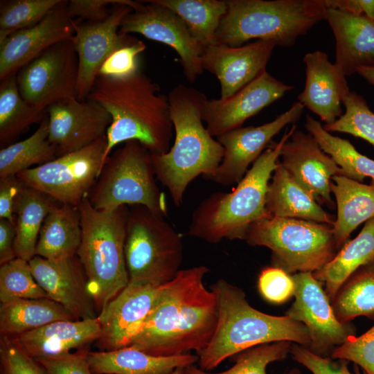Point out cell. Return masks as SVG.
<instances>
[{
	"label": "cell",
	"instance_id": "obj_1",
	"mask_svg": "<svg viewBox=\"0 0 374 374\" xmlns=\"http://www.w3.org/2000/svg\"><path fill=\"white\" fill-rule=\"evenodd\" d=\"M208 271L204 265L180 269L162 285L154 306L128 346L160 357L204 349L218 319L216 296L204 283Z\"/></svg>",
	"mask_w": 374,
	"mask_h": 374
},
{
	"label": "cell",
	"instance_id": "obj_2",
	"mask_svg": "<svg viewBox=\"0 0 374 374\" xmlns=\"http://www.w3.org/2000/svg\"><path fill=\"white\" fill-rule=\"evenodd\" d=\"M87 99L100 104L112 117L104 163L116 145L130 140L152 153L170 150L174 128L168 96L140 70L123 78L98 75Z\"/></svg>",
	"mask_w": 374,
	"mask_h": 374
},
{
	"label": "cell",
	"instance_id": "obj_3",
	"mask_svg": "<svg viewBox=\"0 0 374 374\" xmlns=\"http://www.w3.org/2000/svg\"><path fill=\"white\" fill-rule=\"evenodd\" d=\"M168 98L175 138L166 153H152V159L157 178L174 204L180 206L193 180L199 175L206 178L216 170L224 148L203 125L202 109L207 98L204 93L179 84Z\"/></svg>",
	"mask_w": 374,
	"mask_h": 374
},
{
	"label": "cell",
	"instance_id": "obj_4",
	"mask_svg": "<svg viewBox=\"0 0 374 374\" xmlns=\"http://www.w3.org/2000/svg\"><path fill=\"white\" fill-rule=\"evenodd\" d=\"M218 307L215 331L207 346L197 353L198 365L208 371L227 358L251 348L288 341L308 348V331L287 315L274 316L250 305L244 292L226 280L211 286Z\"/></svg>",
	"mask_w": 374,
	"mask_h": 374
},
{
	"label": "cell",
	"instance_id": "obj_5",
	"mask_svg": "<svg viewBox=\"0 0 374 374\" xmlns=\"http://www.w3.org/2000/svg\"><path fill=\"white\" fill-rule=\"evenodd\" d=\"M296 129L293 125L278 142L271 143L231 191L213 193L204 199L192 214L188 235L208 243L244 240L253 222L268 216L265 204L269 180L284 143Z\"/></svg>",
	"mask_w": 374,
	"mask_h": 374
},
{
	"label": "cell",
	"instance_id": "obj_6",
	"mask_svg": "<svg viewBox=\"0 0 374 374\" xmlns=\"http://www.w3.org/2000/svg\"><path fill=\"white\" fill-rule=\"evenodd\" d=\"M81 242L77 252L87 290L99 312L129 283L125 258L128 206L98 210L85 197L78 205Z\"/></svg>",
	"mask_w": 374,
	"mask_h": 374
},
{
	"label": "cell",
	"instance_id": "obj_7",
	"mask_svg": "<svg viewBox=\"0 0 374 374\" xmlns=\"http://www.w3.org/2000/svg\"><path fill=\"white\" fill-rule=\"evenodd\" d=\"M227 10L216 33V43L240 46L252 39L292 46L325 19L323 0H226Z\"/></svg>",
	"mask_w": 374,
	"mask_h": 374
},
{
	"label": "cell",
	"instance_id": "obj_8",
	"mask_svg": "<svg viewBox=\"0 0 374 374\" xmlns=\"http://www.w3.org/2000/svg\"><path fill=\"white\" fill-rule=\"evenodd\" d=\"M156 178L152 153L140 142L130 140L105 160L88 199L98 210L140 205L166 217V199Z\"/></svg>",
	"mask_w": 374,
	"mask_h": 374
},
{
	"label": "cell",
	"instance_id": "obj_9",
	"mask_svg": "<svg viewBox=\"0 0 374 374\" xmlns=\"http://www.w3.org/2000/svg\"><path fill=\"white\" fill-rule=\"evenodd\" d=\"M244 240L269 249L273 265L288 274L317 271L338 251L332 226L295 218L260 219L249 226Z\"/></svg>",
	"mask_w": 374,
	"mask_h": 374
},
{
	"label": "cell",
	"instance_id": "obj_10",
	"mask_svg": "<svg viewBox=\"0 0 374 374\" xmlns=\"http://www.w3.org/2000/svg\"><path fill=\"white\" fill-rule=\"evenodd\" d=\"M184 245L181 235L148 208L129 206L125 258L129 283L162 285L180 270Z\"/></svg>",
	"mask_w": 374,
	"mask_h": 374
},
{
	"label": "cell",
	"instance_id": "obj_11",
	"mask_svg": "<svg viewBox=\"0 0 374 374\" xmlns=\"http://www.w3.org/2000/svg\"><path fill=\"white\" fill-rule=\"evenodd\" d=\"M107 144L105 135L82 149L23 170L17 177L56 202L78 207L99 176Z\"/></svg>",
	"mask_w": 374,
	"mask_h": 374
},
{
	"label": "cell",
	"instance_id": "obj_12",
	"mask_svg": "<svg viewBox=\"0 0 374 374\" xmlns=\"http://www.w3.org/2000/svg\"><path fill=\"white\" fill-rule=\"evenodd\" d=\"M78 57L71 39L50 46L17 73L22 98L46 110L52 104L76 98Z\"/></svg>",
	"mask_w": 374,
	"mask_h": 374
},
{
	"label": "cell",
	"instance_id": "obj_13",
	"mask_svg": "<svg viewBox=\"0 0 374 374\" xmlns=\"http://www.w3.org/2000/svg\"><path fill=\"white\" fill-rule=\"evenodd\" d=\"M141 1L123 0L112 6L109 17L99 22L75 20L71 38L78 57L76 98L87 100L106 60L114 52L138 39L119 33L123 18L141 6Z\"/></svg>",
	"mask_w": 374,
	"mask_h": 374
},
{
	"label": "cell",
	"instance_id": "obj_14",
	"mask_svg": "<svg viewBox=\"0 0 374 374\" xmlns=\"http://www.w3.org/2000/svg\"><path fill=\"white\" fill-rule=\"evenodd\" d=\"M292 278L294 301L285 314L306 327L310 340L307 348L330 357L337 347L355 336V328L337 319L323 284L312 272L296 273Z\"/></svg>",
	"mask_w": 374,
	"mask_h": 374
},
{
	"label": "cell",
	"instance_id": "obj_15",
	"mask_svg": "<svg viewBox=\"0 0 374 374\" xmlns=\"http://www.w3.org/2000/svg\"><path fill=\"white\" fill-rule=\"evenodd\" d=\"M133 10L123 19L119 33H139L172 48L179 57L187 80L193 83L202 75V47L192 36L185 22L172 10L152 0Z\"/></svg>",
	"mask_w": 374,
	"mask_h": 374
},
{
	"label": "cell",
	"instance_id": "obj_16",
	"mask_svg": "<svg viewBox=\"0 0 374 374\" xmlns=\"http://www.w3.org/2000/svg\"><path fill=\"white\" fill-rule=\"evenodd\" d=\"M305 107L299 101L271 122L259 126L239 127L217 137L224 148L222 160L216 170L206 179L229 186L238 184L248 168L286 125L301 118Z\"/></svg>",
	"mask_w": 374,
	"mask_h": 374
},
{
	"label": "cell",
	"instance_id": "obj_17",
	"mask_svg": "<svg viewBox=\"0 0 374 374\" xmlns=\"http://www.w3.org/2000/svg\"><path fill=\"white\" fill-rule=\"evenodd\" d=\"M46 112L48 140L57 157L82 149L105 136L112 122L105 108L87 99L62 100L48 106Z\"/></svg>",
	"mask_w": 374,
	"mask_h": 374
},
{
	"label": "cell",
	"instance_id": "obj_18",
	"mask_svg": "<svg viewBox=\"0 0 374 374\" xmlns=\"http://www.w3.org/2000/svg\"><path fill=\"white\" fill-rule=\"evenodd\" d=\"M294 89L266 71L226 99L206 98L202 118L210 134L217 138L239 128L246 120L282 98Z\"/></svg>",
	"mask_w": 374,
	"mask_h": 374
},
{
	"label": "cell",
	"instance_id": "obj_19",
	"mask_svg": "<svg viewBox=\"0 0 374 374\" xmlns=\"http://www.w3.org/2000/svg\"><path fill=\"white\" fill-rule=\"evenodd\" d=\"M161 285L129 283L98 313L103 351L128 346L152 310Z\"/></svg>",
	"mask_w": 374,
	"mask_h": 374
},
{
	"label": "cell",
	"instance_id": "obj_20",
	"mask_svg": "<svg viewBox=\"0 0 374 374\" xmlns=\"http://www.w3.org/2000/svg\"><path fill=\"white\" fill-rule=\"evenodd\" d=\"M68 1L57 4L37 24L17 30L0 42V80L17 73L53 44L71 39L75 19L67 11Z\"/></svg>",
	"mask_w": 374,
	"mask_h": 374
},
{
	"label": "cell",
	"instance_id": "obj_21",
	"mask_svg": "<svg viewBox=\"0 0 374 374\" xmlns=\"http://www.w3.org/2000/svg\"><path fill=\"white\" fill-rule=\"evenodd\" d=\"M28 262L35 279L48 299L64 307L77 320L98 317L87 290V276L77 255L59 260L35 256Z\"/></svg>",
	"mask_w": 374,
	"mask_h": 374
},
{
	"label": "cell",
	"instance_id": "obj_22",
	"mask_svg": "<svg viewBox=\"0 0 374 374\" xmlns=\"http://www.w3.org/2000/svg\"><path fill=\"white\" fill-rule=\"evenodd\" d=\"M280 157L283 167L318 203L335 208L331 180L342 171L310 133L296 129L284 143Z\"/></svg>",
	"mask_w": 374,
	"mask_h": 374
},
{
	"label": "cell",
	"instance_id": "obj_23",
	"mask_svg": "<svg viewBox=\"0 0 374 374\" xmlns=\"http://www.w3.org/2000/svg\"><path fill=\"white\" fill-rule=\"evenodd\" d=\"M276 46L264 40L237 47L215 44L202 49V66L217 77L221 86L220 98L226 99L266 71Z\"/></svg>",
	"mask_w": 374,
	"mask_h": 374
},
{
	"label": "cell",
	"instance_id": "obj_24",
	"mask_svg": "<svg viewBox=\"0 0 374 374\" xmlns=\"http://www.w3.org/2000/svg\"><path fill=\"white\" fill-rule=\"evenodd\" d=\"M303 62L305 82L298 100L325 124L332 123L341 116V103L350 91L346 76L323 51L306 53Z\"/></svg>",
	"mask_w": 374,
	"mask_h": 374
},
{
	"label": "cell",
	"instance_id": "obj_25",
	"mask_svg": "<svg viewBox=\"0 0 374 374\" xmlns=\"http://www.w3.org/2000/svg\"><path fill=\"white\" fill-rule=\"evenodd\" d=\"M325 19L336 41L335 64L345 76L362 67H374L373 20L332 8H326Z\"/></svg>",
	"mask_w": 374,
	"mask_h": 374
},
{
	"label": "cell",
	"instance_id": "obj_26",
	"mask_svg": "<svg viewBox=\"0 0 374 374\" xmlns=\"http://www.w3.org/2000/svg\"><path fill=\"white\" fill-rule=\"evenodd\" d=\"M101 335L97 317L57 321L12 338L29 356L38 359L59 356L71 353L73 349L87 347Z\"/></svg>",
	"mask_w": 374,
	"mask_h": 374
},
{
	"label": "cell",
	"instance_id": "obj_27",
	"mask_svg": "<svg viewBox=\"0 0 374 374\" xmlns=\"http://www.w3.org/2000/svg\"><path fill=\"white\" fill-rule=\"evenodd\" d=\"M269 183L265 208L268 215L295 218L332 226L335 218L283 167L278 161Z\"/></svg>",
	"mask_w": 374,
	"mask_h": 374
},
{
	"label": "cell",
	"instance_id": "obj_28",
	"mask_svg": "<svg viewBox=\"0 0 374 374\" xmlns=\"http://www.w3.org/2000/svg\"><path fill=\"white\" fill-rule=\"evenodd\" d=\"M88 361L93 374H170L198 362L197 355L154 356L131 346L109 351H90Z\"/></svg>",
	"mask_w": 374,
	"mask_h": 374
},
{
	"label": "cell",
	"instance_id": "obj_29",
	"mask_svg": "<svg viewBox=\"0 0 374 374\" xmlns=\"http://www.w3.org/2000/svg\"><path fill=\"white\" fill-rule=\"evenodd\" d=\"M330 190L337 208L332 227L339 250L359 225L374 217V184L337 175L332 178Z\"/></svg>",
	"mask_w": 374,
	"mask_h": 374
},
{
	"label": "cell",
	"instance_id": "obj_30",
	"mask_svg": "<svg viewBox=\"0 0 374 374\" xmlns=\"http://www.w3.org/2000/svg\"><path fill=\"white\" fill-rule=\"evenodd\" d=\"M81 233L78 207L56 202L42 224L35 256L49 260L76 256L81 242Z\"/></svg>",
	"mask_w": 374,
	"mask_h": 374
},
{
	"label": "cell",
	"instance_id": "obj_31",
	"mask_svg": "<svg viewBox=\"0 0 374 374\" xmlns=\"http://www.w3.org/2000/svg\"><path fill=\"white\" fill-rule=\"evenodd\" d=\"M374 260V217L365 222L360 233L348 240L323 267L313 272L324 285L330 301L346 280L359 268Z\"/></svg>",
	"mask_w": 374,
	"mask_h": 374
},
{
	"label": "cell",
	"instance_id": "obj_32",
	"mask_svg": "<svg viewBox=\"0 0 374 374\" xmlns=\"http://www.w3.org/2000/svg\"><path fill=\"white\" fill-rule=\"evenodd\" d=\"M75 318L62 305L48 299H25L0 305L1 336L16 337L57 321Z\"/></svg>",
	"mask_w": 374,
	"mask_h": 374
},
{
	"label": "cell",
	"instance_id": "obj_33",
	"mask_svg": "<svg viewBox=\"0 0 374 374\" xmlns=\"http://www.w3.org/2000/svg\"><path fill=\"white\" fill-rule=\"evenodd\" d=\"M57 202L24 184L15 209L17 258L26 261L35 256V249L44 220Z\"/></svg>",
	"mask_w": 374,
	"mask_h": 374
},
{
	"label": "cell",
	"instance_id": "obj_34",
	"mask_svg": "<svg viewBox=\"0 0 374 374\" xmlns=\"http://www.w3.org/2000/svg\"><path fill=\"white\" fill-rule=\"evenodd\" d=\"M0 147L5 148L33 124L42 121L46 110L35 107L21 96L17 73L0 80Z\"/></svg>",
	"mask_w": 374,
	"mask_h": 374
},
{
	"label": "cell",
	"instance_id": "obj_35",
	"mask_svg": "<svg viewBox=\"0 0 374 374\" xmlns=\"http://www.w3.org/2000/svg\"><path fill=\"white\" fill-rule=\"evenodd\" d=\"M176 13L202 48L217 44L216 33L227 10L226 0H152Z\"/></svg>",
	"mask_w": 374,
	"mask_h": 374
},
{
	"label": "cell",
	"instance_id": "obj_36",
	"mask_svg": "<svg viewBox=\"0 0 374 374\" xmlns=\"http://www.w3.org/2000/svg\"><path fill=\"white\" fill-rule=\"evenodd\" d=\"M331 305L341 323H350L362 316L374 320V260L359 268L346 280Z\"/></svg>",
	"mask_w": 374,
	"mask_h": 374
},
{
	"label": "cell",
	"instance_id": "obj_37",
	"mask_svg": "<svg viewBox=\"0 0 374 374\" xmlns=\"http://www.w3.org/2000/svg\"><path fill=\"white\" fill-rule=\"evenodd\" d=\"M57 157L55 148L48 140V118L45 117L29 137L1 148L0 179Z\"/></svg>",
	"mask_w": 374,
	"mask_h": 374
},
{
	"label": "cell",
	"instance_id": "obj_38",
	"mask_svg": "<svg viewBox=\"0 0 374 374\" xmlns=\"http://www.w3.org/2000/svg\"><path fill=\"white\" fill-rule=\"evenodd\" d=\"M305 127L321 148L340 167L341 175L359 182L365 177H371L374 184V160L358 152L348 140L333 136L325 130L323 125L309 114L305 116Z\"/></svg>",
	"mask_w": 374,
	"mask_h": 374
},
{
	"label": "cell",
	"instance_id": "obj_39",
	"mask_svg": "<svg viewBox=\"0 0 374 374\" xmlns=\"http://www.w3.org/2000/svg\"><path fill=\"white\" fill-rule=\"evenodd\" d=\"M292 342L276 341L259 345L238 354L234 365L220 373H209L194 364L184 368V374H267L270 363L285 359L290 353ZM285 374H302L294 368Z\"/></svg>",
	"mask_w": 374,
	"mask_h": 374
},
{
	"label": "cell",
	"instance_id": "obj_40",
	"mask_svg": "<svg viewBox=\"0 0 374 374\" xmlns=\"http://www.w3.org/2000/svg\"><path fill=\"white\" fill-rule=\"evenodd\" d=\"M48 298L35 279L28 261L19 258L0 266V302Z\"/></svg>",
	"mask_w": 374,
	"mask_h": 374
},
{
	"label": "cell",
	"instance_id": "obj_41",
	"mask_svg": "<svg viewBox=\"0 0 374 374\" xmlns=\"http://www.w3.org/2000/svg\"><path fill=\"white\" fill-rule=\"evenodd\" d=\"M60 1H1L0 6V42L17 30L37 24Z\"/></svg>",
	"mask_w": 374,
	"mask_h": 374
},
{
	"label": "cell",
	"instance_id": "obj_42",
	"mask_svg": "<svg viewBox=\"0 0 374 374\" xmlns=\"http://www.w3.org/2000/svg\"><path fill=\"white\" fill-rule=\"evenodd\" d=\"M345 112L335 121L324 124L328 132H338L363 139L374 146V113L366 100L355 91H349L343 98Z\"/></svg>",
	"mask_w": 374,
	"mask_h": 374
},
{
	"label": "cell",
	"instance_id": "obj_43",
	"mask_svg": "<svg viewBox=\"0 0 374 374\" xmlns=\"http://www.w3.org/2000/svg\"><path fill=\"white\" fill-rule=\"evenodd\" d=\"M1 374H48L44 367L29 356L14 338L1 336Z\"/></svg>",
	"mask_w": 374,
	"mask_h": 374
},
{
	"label": "cell",
	"instance_id": "obj_44",
	"mask_svg": "<svg viewBox=\"0 0 374 374\" xmlns=\"http://www.w3.org/2000/svg\"><path fill=\"white\" fill-rule=\"evenodd\" d=\"M330 357L352 362L366 374H374V325L362 335L353 337L337 347Z\"/></svg>",
	"mask_w": 374,
	"mask_h": 374
},
{
	"label": "cell",
	"instance_id": "obj_45",
	"mask_svg": "<svg viewBox=\"0 0 374 374\" xmlns=\"http://www.w3.org/2000/svg\"><path fill=\"white\" fill-rule=\"evenodd\" d=\"M258 287L265 300L280 304L294 296L295 284L292 276L283 269L272 265L260 271Z\"/></svg>",
	"mask_w": 374,
	"mask_h": 374
},
{
	"label": "cell",
	"instance_id": "obj_46",
	"mask_svg": "<svg viewBox=\"0 0 374 374\" xmlns=\"http://www.w3.org/2000/svg\"><path fill=\"white\" fill-rule=\"evenodd\" d=\"M146 49L141 40L118 49L104 62L98 75L123 78L139 71V55Z\"/></svg>",
	"mask_w": 374,
	"mask_h": 374
},
{
	"label": "cell",
	"instance_id": "obj_47",
	"mask_svg": "<svg viewBox=\"0 0 374 374\" xmlns=\"http://www.w3.org/2000/svg\"><path fill=\"white\" fill-rule=\"evenodd\" d=\"M290 354L292 358L308 368L312 374H360L352 373L348 368V361L334 359L314 354L308 348L292 344Z\"/></svg>",
	"mask_w": 374,
	"mask_h": 374
},
{
	"label": "cell",
	"instance_id": "obj_48",
	"mask_svg": "<svg viewBox=\"0 0 374 374\" xmlns=\"http://www.w3.org/2000/svg\"><path fill=\"white\" fill-rule=\"evenodd\" d=\"M89 347L64 355L35 359L48 374H93L88 361Z\"/></svg>",
	"mask_w": 374,
	"mask_h": 374
},
{
	"label": "cell",
	"instance_id": "obj_49",
	"mask_svg": "<svg viewBox=\"0 0 374 374\" xmlns=\"http://www.w3.org/2000/svg\"><path fill=\"white\" fill-rule=\"evenodd\" d=\"M123 0H71L68 1L67 11L69 16L85 19L89 22H99L106 19L112 5Z\"/></svg>",
	"mask_w": 374,
	"mask_h": 374
},
{
	"label": "cell",
	"instance_id": "obj_50",
	"mask_svg": "<svg viewBox=\"0 0 374 374\" xmlns=\"http://www.w3.org/2000/svg\"><path fill=\"white\" fill-rule=\"evenodd\" d=\"M24 186L17 175L0 179V218L15 222V209Z\"/></svg>",
	"mask_w": 374,
	"mask_h": 374
},
{
	"label": "cell",
	"instance_id": "obj_51",
	"mask_svg": "<svg viewBox=\"0 0 374 374\" xmlns=\"http://www.w3.org/2000/svg\"><path fill=\"white\" fill-rule=\"evenodd\" d=\"M326 8L339 10L374 21V0H323Z\"/></svg>",
	"mask_w": 374,
	"mask_h": 374
},
{
	"label": "cell",
	"instance_id": "obj_52",
	"mask_svg": "<svg viewBox=\"0 0 374 374\" xmlns=\"http://www.w3.org/2000/svg\"><path fill=\"white\" fill-rule=\"evenodd\" d=\"M15 222L0 218V265L17 258L15 251Z\"/></svg>",
	"mask_w": 374,
	"mask_h": 374
},
{
	"label": "cell",
	"instance_id": "obj_53",
	"mask_svg": "<svg viewBox=\"0 0 374 374\" xmlns=\"http://www.w3.org/2000/svg\"><path fill=\"white\" fill-rule=\"evenodd\" d=\"M357 73L374 86V67H362Z\"/></svg>",
	"mask_w": 374,
	"mask_h": 374
},
{
	"label": "cell",
	"instance_id": "obj_54",
	"mask_svg": "<svg viewBox=\"0 0 374 374\" xmlns=\"http://www.w3.org/2000/svg\"><path fill=\"white\" fill-rule=\"evenodd\" d=\"M170 374H184V367L177 368Z\"/></svg>",
	"mask_w": 374,
	"mask_h": 374
}]
</instances>
